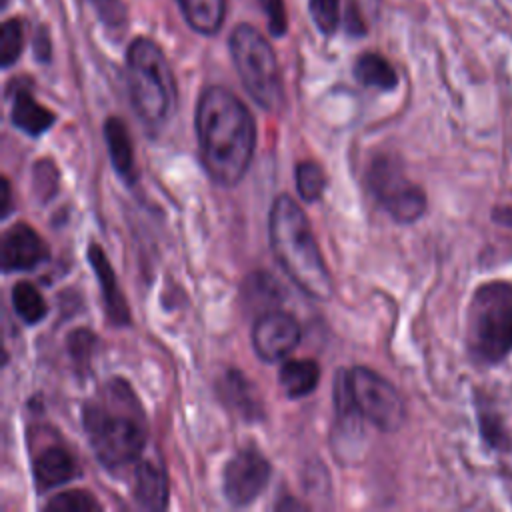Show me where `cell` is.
I'll use <instances>...</instances> for the list:
<instances>
[{
  "label": "cell",
  "instance_id": "1",
  "mask_svg": "<svg viewBox=\"0 0 512 512\" xmlns=\"http://www.w3.org/2000/svg\"><path fill=\"white\" fill-rule=\"evenodd\" d=\"M194 126L208 176L220 186L238 184L256 148V124L246 104L222 86H208L198 98Z\"/></svg>",
  "mask_w": 512,
  "mask_h": 512
},
{
  "label": "cell",
  "instance_id": "2",
  "mask_svg": "<svg viewBox=\"0 0 512 512\" xmlns=\"http://www.w3.org/2000/svg\"><path fill=\"white\" fill-rule=\"evenodd\" d=\"M82 426L104 468L120 470L140 460L146 444V420L128 382L108 380L84 404Z\"/></svg>",
  "mask_w": 512,
  "mask_h": 512
},
{
  "label": "cell",
  "instance_id": "3",
  "mask_svg": "<svg viewBox=\"0 0 512 512\" xmlns=\"http://www.w3.org/2000/svg\"><path fill=\"white\" fill-rule=\"evenodd\" d=\"M268 234L272 252L288 278L310 298L328 300L332 296L330 272L306 214L288 194L272 202Z\"/></svg>",
  "mask_w": 512,
  "mask_h": 512
},
{
  "label": "cell",
  "instance_id": "4",
  "mask_svg": "<svg viewBox=\"0 0 512 512\" xmlns=\"http://www.w3.org/2000/svg\"><path fill=\"white\" fill-rule=\"evenodd\" d=\"M468 348L482 364H498L512 350V282L480 284L468 306Z\"/></svg>",
  "mask_w": 512,
  "mask_h": 512
},
{
  "label": "cell",
  "instance_id": "5",
  "mask_svg": "<svg viewBox=\"0 0 512 512\" xmlns=\"http://www.w3.org/2000/svg\"><path fill=\"white\" fill-rule=\"evenodd\" d=\"M126 78L132 106L146 124H162L176 96V82L162 50L150 38H136L126 52Z\"/></svg>",
  "mask_w": 512,
  "mask_h": 512
},
{
  "label": "cell",
  "instance_id": "6",
  "mask_svg": "<svg viewBox=\"0 0 512 512\" xmlns=\"http://www.w3.org/2000/svg\"><path fill=\"white\" fill-rule=\"evenodd\" d=\"M334 406L338 414H358L382 432H394L406 418L398 390L366 366L342 370L334 380Z\"/></svg>",
  "mask_w": 512,
  "mask_h": 512
},
{
  "label": "cell",
  "instance_id": "7",
  "mask_svg": "<svg viewBox=\"0 0 512 512\" xmlns=\"http://www.w3.org/2000/svg\"><path fill=\"white\" fill-rule=\"evenodd\" d=\"M230 56L252 100L264 110H276L282 102V76L268 40L250 24H240L230 34Z\"/></svg>",
  "mask_w": 512,
  "mask_h": 512
},
{
  "label": "cell",
  "instance_id": "8",
  "mask_svg": "<svg viewBox=\"0 0 512 512\" xmlns=\"http://www.w3.org/2000/svg\"><path fill=\"white\" fill-rule=\"evenodd\" d=\"M366 182L374 198L396 222L410 224L424 214L426 194L404 174L396 158L388 154L376 156L366 172Z\"/></svg>",
  "mask_w": 512,
  "mask_h": 512
},
{
  "label": "cell",
  "instance_id": "9",
  "mask_svg": "<svg viewBox=\"0 0 512 512\" xmlns=\"http://www.w3.org/2000/svg\"><path fill=\"white\" fill-rule=\"evenodd\" d=\"M268 480V460L256 448H242L224 468V496L232 506H248L262 494Z\"/></svg>",
  "mask_w": 512,
  "mask_h": 512
},
{
  "label": "cell",
  "instance_id": "10",
  "mask_svg": "<svg viewBox=\"0 0 512 512\" xmlns=\"http://www.w3.org/2000/svg\"><path fill=\"white\" fill-rule=\"evenodd\" d=\"M302 338L298 320L284 310H268L260 314L252 328L254 352L264 362H276L286 358Z\"/></svg>",
  "mask_w": 512,
  "mask_h": 512
},
{
  "label": "cell",
  "instance_id": "11",
  "mask_svg": "<svg viewBox=\"0 0 512 512\" xmlns=\"http://www.w3.org/2000/svg\"><path fill=\"white\" fill-rule=\"evenodd\" d=\"M48 258V246L42 236L26 222L12 224L2 236V270H32Z\"/></svg>",
  "mask_w": 512,
  "mask_h": 512
},
{
  "label": "cell",
  "instance_id": "12",
  "mask_svg": "<svg viewBox=\"0 0 512 512\" xmlns=\"http://www.w3.org/2000/svg\"><path fill=\"white\" fill-rule=\"evenodd\" d=\"M88 260L94 268L96 280L102 288V298H104V306L108 312L110 322H114L116 326L128 324L130 322V312H128V304L124 300V294L118 286V280L114 276V270L110 266V262L106 260L102 248L98 244H90L88 248Z\"/></svg>",
  "mask_w": 512,
  "mask_h": 512
},
{
  "label": "cell",
  "instance_id": "13",
  "mask_svg": "<svg viewBox=\"0 0 512 512\" xmlns=\"http://www.w3.org/2000/svg\"><path fill=\"white\" fill-rule=\"evenodd\" d=\"M32 472L38 490H50L70 482L78 474V468L74 456L66 448L48 446L36 454Z\"/></svg>",
  "mask_w": 512,
  "mask_h": 512
},
{
  "label": "cell",
  "instance_id": "14",
  "mask_svg": "<svg viewBox=\"0 0 512 512\" xmlns=\"http://www.w3.org/2000/svg\"><path fill=\"white\" fill-rule=\"evenodd\" d=\"M132 496L142 510H164L168 504V480L164 470L154 462L138 460L134 470Z\"/></svg>",
  "mask_w": 512,
  "mask_h": 512
},
{
  "label": "cell",
  "instance_id": "15",
  "mask_svg": "<svg viewBox=\"0 0 512 512\" xmlns=\"http://www.w3.org/2000/svg\"><path fill=\"white\" fill-rule=\"evenodd\" d=\"M10 120L18 130L30 136H38L54 124L56 116L52 110L44 108L26 86H16L12 96Z\"/></svg>",
  "mask_w": 512,
  "mask_h": 512
},
{
  "label": "cell",
  "instance_id": "16",
  "mask_svg": "<svg viewBox=\"0 0 512 512\" xmlns=\"http://www.w3.org/2000/svg\"><path fill=\"white\" fill-rule=\"evenodd\" d=\"M104 138H106V146H108V154H110V162H112L114 170L126 182H134L136 180V158H134V146H132L126 124L120 118L110 116L104 124Z\"/></svg>",
  "mask_w": 512,
  "mask_h": 512
},
{
  "label": "cell",
  "instance_id": "17",
  "mask_svg": "<svg viewBox=\"0 0 512 512\" xmlns=\"http://www.w3.org/2000/svg\"><path fill=\"white\" fill-rule=\"evenodd\" d=\"M278 380H280L282 392L288 398H292V400L304 398L316 390L318 380H320V366L312 358L286 360L280 366Z\"/></svg>",
  "mask_w": 512,
  "mask_h": 512
},
{
  "label": "cell",
  "instance_id": "18",
  "mask_svg": "<svg viewBox=\"0 0 512 512\" xmlns=\"http://www.w3.org/2000/svg\"><path fill=\"white\" fill-rule=\"evenodd\" d=\"M220 390H222V398L228 406H232L240 416L244 418H258L262 416V408H260V400L254 394L252 382H248L244 378V374L236 372V370H228L222 376L220 382Z\"/></svg>",
  "mask_w": 512,
  "mask_h": 512
},
{
  "label": "cell",
  "instance_id": "19",
  "mask_svg": "<svg viewBox=\"0 0 512 512\" xmlns=\"http://www.w3.org/2000/svg\"><path fill=\"white\" fill-rule=\"evenodd\" d=\"M188 26L200 34H214L224 22V0H176Z\"/></svg>",
  "mask_w": 512,
  "mask_h": 512
},
{
  "label": "cell",
  "instance_id": "20",
  "mask_svg": "<svg viewBox=\"0 0 512 512\" xmlns=\"http://www.w3.org/2000/svg\"><path fill=\"white\" fill-rule=\"evenodd\" d=\"M354 76L362 86L378 90H392L398 84V74L392 64L376 52H366L358 56L354 64Z\"/></svg>",
  "mask_w": 512,
  "mask_h": 512
},
{
  "label": "cell",
  "instance_id": "21",
  "mask_svg": "<svg viewBox=\"0 0 512 512\" xmlns=\"http://www.w3.org/2000/svg\"><path fill=\"white\" fill-rule=\"evenodd\" d=\"M12 306H14V312L20 316V320H24L26 324L40 322L48 312L46 300L40 294V290L32 282H26V280L14 284Z\"/></svg>",
  "mask_w": 512,
  "mask_h": 512
},
{
  "label": "cell",
  "instance_id": "22",
  "mask_svg": "<svg viewBox=\"0 0 512 512\" xmlns=\"http://www.w3.org/2000/svg\"><path fill=\"white\" fill-rule=\"evenodd\" d=\"M326 188L324 170L316 162H300L296 166V190L302 200L314 202Z\"/></svg>",
  "mask_w": 512,
  "mask_h": 512
},
{
  "label": "cell",
  "instance_id": "23",
  "mask_svg": "<svg viewBox=\"0 0 512 512\" xmlns=\"http://www.w3.org/2000/svg\"><path fill=\"white\" fill-rule=\"evenodd\" d=\"M100 508L98 500L86 490L60 492L46 504L48 512H96Z\"/></svg>",
  "mask_w": 512,
  "mask_h": 512
},
{
  "label": "cell",
  "instance_id": "24",
  "mask_svg": "<svg viewBox=\"0 0 512 512\" xmlns=\"http://www.w3.org/2000/svg\"><path fill=\"white\" fill-rule=\"evenodd\" d=\"M24 48V28L22 22L12 18L6 20L2 24V32H0V62L4 68L12 66Z\"/></svg>",
  "mask_w": 512,
  "mask_h": 512
},
{
  "label": "cell",
  "instance_id": "25",
  "mask_svg": "<svg viewBox=\"0 0 512 512\" xmlns=\"http://www.w3.org/2000/svg\"><path fill=\"white\" fill-rule=\"evenodd\" d=\"M244 294H246V302L248 304L260 306V308H264V312H268V310H274V308H270L272 302L268 298H264V294H268V296L278 300L280 298V286L274 282V278H270L266 274H252L248 278V282L244 284Z\"/></svg>",
  "mask_w": 512,
  "mask_h": 512
},
{
  "label": "cell",
  "instance_id": "26",
  "mask_svg": "<svg viewBox=\"0 0 512 512\" xmlns=\"http://www.w3.org/2000/svg\"><path fill=\"white\" fill-rule=\"evenodd\" d=\"M310 16L320 32L332 34L340 22V0H310Z\"/></svg>",
  "mask_w": 512,
  "mask_h": 512
},
{
  "label": "cell",
  "instance_id": "27",
  "mask_svg": "<svg viewBox=\"0 0 512 512\" xmlns=\"http://www.w3.org/2000/svg\"><path fill=\"white\" fill-rule=\"evenodd\" d=\"M264 14L268 18V30L272 36H284L288 28L286 20V10H284V0H260Z\"/></svg>",
  "mask_w": 512,
  "mask_h": 512
},
{
  "label": "cell",
  "instance_id": "28",
  "mask_svg": "<svg viewBox=\"0 0 512 512\" xmlns=\"http://www.w3.org/2000/svg\"><path fill=\"white\" fill-rule=\"evenodd\" d=\"M92 344H94V336L86 330H76L70 334V352L78 364L86 366V358L90 356Z\"/></svg>",
  "mask_w": 512,
  "mask_h": 512
},
{
  "label": "cell",
  "instance_id": "29",
  "mask_svg": "<svg viewBox=\"0 0 512 512\" xmlns=\"http://www.w3.org/2000/svg\"><path fill=\"white\" fill-rule=\"evenodd\" d=\"M94 4L98 6L100 16H102L106 22L120 24V22L124 20V16H126L124 6L120 4V0H94Z\"/></svg>",
  "mask_w": 512,
  "mask_h": 512
},
{
  "label": "cell",
  "instance_id": "30",
  "mask_svg": "<svg viewBox=\"0 0 512 512\" xmlns=\"http://www.w3.org/2000/svg\"><path fill=\"white\" fill-rule=\"evenodd\" d=\"M346 28H348V32L350 34H364V22L360 20V16H358V8L356 6H352L350 4V8H348V12H346Z\"/></svg>",
  "mask_w": 512,
  "mask_h": 512
},
{
  "label": "cell",
  "instance_id": "31",
  "mask_svg": "<svg viewBox=\"0 0 512 512\" xmlns=\"http://www.w3.org/2000/svg\"><path fill=\"white\" fill-rule=\"evenodd\" d=\"M34 44H36V54H38L40 60L50 58V42H48V36L44 34V30H40L36 34V42Z\"/></svg>",
  "mask_w": 512,
  "mask_h": 512
},
{
  "label": "cell",
  "instance_id": "32",
  "mask_svg": "<svg viewBox=\"0 0 512 512\" xmlns=\"http://www.w3.org/2000/svg\"><path fill=\"white\" fill-rule=\"evenodd\" d=\"M0 208H2V216L6 218L8 214H10V184H8V180L4 178L2 180V204H0Z\"/></svg>",
  "mask_w": 512,
  "mask_h": 512
}]
</instances>
